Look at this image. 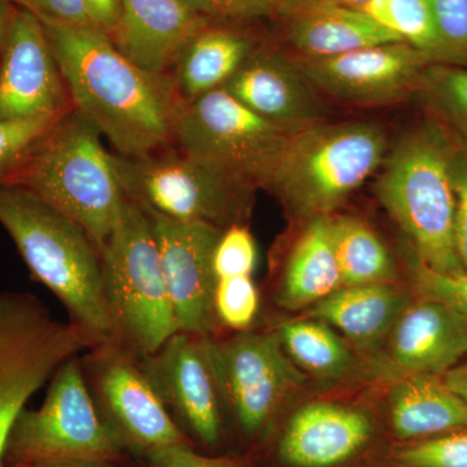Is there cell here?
Wrapping results in <instances>:
<instances>
[{"instance_id": "6da1fadb", "label": "cell", "mask_w": 467, "mask_h": 467, "mask_svg": "<svg viewBox=\"0 0 467 467\" xmlns=\"http://www.w3.org/2000/svg\"><path fill=\"white\" fill-rule=\"evenodd\" d=\"M42 24L73 107L117 155L140 159L173 149L181 99L171 76L138 66L94 27Z\"/></svg>"}, {"instance_id": "7a4b0ae2", "label": "cell", "mask_w": 467, "mask_h": 467, "mask_svg": "<svg viewBox=\"0 0 467 467\" xmlns=\"http://www.w3.org/2000/svg\"><path fill=\"white\" fill-rule=\"evenodd\" d=\"M0 225L34 281L48 288L91 349L119 347L101 252L91 236L29 190L0 183Z\"/></svg>"}, {"instance_id": "3957f363", "label": "cell", "mask_w": 467, "mask_h": 467, "mask_svg": "<svg viewBox=\"0 0 467 467\" xmlns=\"http://www.w3.org/2000/svg\"><path fill=\"white\" fill-rule=\"evenodd\" d=\"M76 109L42 135L7 183L18 184L78 223L103 250L128 202L113 153Z\"/></svg>"}, {"instance_id": "277c9868", "label": "cell", "mask_w": 467, "mask_h": 467, "mask_svg": "<svg viewBox=\"0 0 467 467\" xmlns=\"http://www.w3.org/2000/svg\"><path fill=\"white\" fill-rule=\"evenodd\" d=\"M454 150L441 126H417L384 159L376 186L378 199L407 235L414 254L444 273L465 272L454 245Z\"/></svg>"}, {"instance_id": "5b68a950", "label": "cell", "mask_w": 467, "mask_h": 467, "mask_svg": "<svg viewBox=\"0 0 467 467\" xmlns=\"http://www.w3.org/2000/svg\"><path fill=\"white\" fill-rule=\"evenodd\" d=\"M386 152V133L376 122H321L291 134L267 187L297 216H331Z\"/></svg>"}, {"instance_id": "8992f818", "label": "cell", "mask_w": 467, "mask_h": 467, "mask_svg": "<svg viewBox=\"0 0 467 467\" xmlns=\"http://www.w3.org/2000/svg\"><path fill=\"white\" fill-rule=\"evenodd\" d=\"M121 439L92 396L78 356L51 378L41 408L24 409L12 427L5 467L109 465L121 457Z\"/></svg>"}, {"instance_id": "52a82bcc", "label": "cell", "mask_w": 467, "mask_h": 467, "mask_svg": "<svg viewBox=\"0 0 467 467\" xmlns=\"http://www.w3.org/2000/svg\"><path fill=\"white\" fill-rule=\"evenodd\" d=\"M101 257L119 347L152 355L178 327L150 217L129 199Z\"/></svg>"}, {"instance_id": "ba28073f", "label": "cell", "mask_w": 467, "mask_h": 467, "mask_svg": "<svg viewBox=\"0 0 467 467\" xmlns=\"http://www.w3.org/2000/svg\"><path fill=\"white\" fill-rule=\"evenodd\" d=\"M113 162L129 201L147 214L180 223L223 230L238 225L254 190L225 169L175 149L140 159L113 153Z\"/></svg>"}, {"instance_id": "9c48e42d", "label": "cell", "mask_w": 467, "mask_h": 467, "mask_svg": "<svg viewBox=\"0 0 467 467\" xmlns=\"http://www.w3.org/2000/svg\"><path fill=\"white\" fill-rule=\"evenodd\" d=\"M291 134L221 88L180 100L173 149L225 169L256 189L269 184Z\"/></svg>"}, {"instance_id": "30bf717a", "label": "cell", "mask_w": 467, "mask_h": 467, "mask_svg": "<svg viewBox=\"0 0 467 467\" xmlns=\"http://www.w3.org/2000/svg\"><path fill=\"white\" fill-rule=\"evenodd\" d=\"M207 347L223 405L247 436L263 432L306 383L276 331H243L225 342L208 337Z\"/></svg>"}, {"instance_id": "8fae6325", "label": "cell", "mask_w": 467, "mask_h": 467, "mask_svg": "<svg viewBox=\"0 0 467 467\" xmlns=\"http://www.w3.org/2000/svg\"><path fill=\"white\" fill-rule=\"evenodd\" d=\"M82 365L98 408L124 447L149 454L189 442L133 355L99 347Z\"/></svg>"}, {"instance_id": "7c38bea8", "label": "cell", "mask_w": 467, "mask_h": 467, "mask_svg": "<svg viewBox=\"0 0 467 467\" xmlns=\"http://www.w3.org/2000/svg\"><path fill=\"white\" fill-rule=\"evenodd\" d=\"M75 109L45 26L16 7L0 48V122L52 117Z\"/></svg>"}, {"instance_id": "4fadbf2b", "label": "cell", "mask_w": 467, "mask_h": 467, "mask_svg": "<svg viewBox=\"0 0 467 467\" xmlns=\"http://www.w3.org/2000/svg\"><path fill=\"white\" fill-rule=\"evenodd\" d=\"M147 216L158 242L178 333L209 337L218 325L213 304V252L223 230L204 223Z\"/></svg>"}, {"instance_id": "5bb4252c", "label": "cell", "mask_w": 467, "mask_h": 467, "mask_svg": "<svg viewBox=\"0 0 467 467\" xmlns=\"http://www.w3.org/2000/svg\"><path fill=\"white\" fill-rule=\"evenodd\" d=\"M310 84L337 99L355 104H384L420 86L435 64L405 42L384 43L337 57L295 60Z\"/></svg>"}, {"instance_id": "9a60e30c", "label": "cell", "mask_w": 467, "mask_h": 467, "mask_svg": "<svg viewBox=\"0 0 467 467\" xmlns=\"http://www.w3.org/2000/svg\"><path fill=\"white\" fill-rule=\"evenodd\" d=\"M208 337L175 333L161 348L137 358L171 417L205 445L218 444L223 399L209 359Z\"/></svg>"}, {"instance_id": "2e32d148", "label": "cell", "mask_w": 467, "mask_h": 467, "mask_svg": "<svg viewBox=\"0 0 467 467\" xmlns=\"http://www.w3.org/2000/svg\"><path fill=\"white\" fill-rule=\"evenodd\" d=\"M223 88L252 112L291 133L325 122L317 88L295 60L267 46L260 45Z\"/></svg>"}, {"instance_id": "e0dca14e", "label": "cell", "mask_w": 467, "mask_h": 467, "mask_svg": "<svg viewBox=\"0 0 467 467\" xmlns=\"http://www.w3.org/2000/svg\"><path fill=\"white\" fill-rule=\"evenodd\" d=\"M373 434L365 411L330 401L301 407L285 426L279 459L291 467H334L355 457Z\"/></svg>"}, {"instance_id": "ac0fdd59", "label": "cell", "mask_w": 467, "mask_h": 467, "mask_svg": "<svg viewBox=\"0 0 467 467\" xmlns=\"http://www.w3.org/2000/svg\"><path fill=\"white\" fill-rule=\"evenodd\" d=\"M389 353L405 374L442 377L467 358V322L447 304L418 296L389 334Z\"/></svg>"}, {"instance_id": "d6986e66", "label": "cell", "mask_w": 467, "mask_h": 467, "mask_svg": "<svg viewBox=\"0 0 467 467\" xmlns=\"http://www.w3.org/2000/svg\"><path fill=\"white\" fill-rule=\"evenodd\" d=\"M121 9L116 47L144 69L167 75L186 43L212 23L184 0H121Z\"/></svg>"}, {"instance_id": "ffe728a7", "label": "cell", "mask_w": 467, "mask_h": 467, "mask_svg": "<svg viewBox=\"0 0 467 467\" xmlns=\"http://www.w3.org/2000/svg\"><path fill=\"white\" fill-rule=\"evenodd\" d=\"M276 17L285 21V38L301 58L333 57L402 42L359 9L317 0H285Z\"/></svg>"}, {"instance_id": "44dd1931", "label": "cell", "mask_w": 467, "mask_h": 467, "mask_svg": "<svg viewBox=\"0 0 467 467\" xmlns=\"http://www.w3.org/2000/svg\"><path fill=\"white\" fill-rule=\"evenodd\" d=\"M261 43L236 27H202L178 55L169 76L181 100H192L223 88Z\"/></svg>"}, {"instance_id": "7402d4cb", "label": "cell", "mask_w": 467, "mask_h": 467, "mask_svg": "<svg viewBox=\"0 0 467 467\" xmlns=\"http://www.w3.org/2000/svg\"><path fill=\"white\" fill-rule=\"evenodd\" d=\"M411 303L407 290L395 284L343 285L312 306L306 316L340 331L361 347L389 337Z\"/></svg>"}, {"instance_id": "603a6c76", "label": "cell", "mask_w": 467, "mask_h": 467, "mask_svg": "<svg viewBox=\"0 0 467 467\" xmlns=\"http://www.w3.org/2000/svg\"><path fill=\"white\" fill-rule=\"evenodd\" d=\"M389 422L401 441L467 429V402L441 377L404 374L389 395Z\"/></svg>"}, {"instance_id": "cb8c5ba5", "label": "cell", "mask_w": 467, "mask_h": 467, "mask_svg": "<svg viewBox=\"0 0 467 467\" xmlns=\"http://www.w3.org/2000/svg\"><path fill=\"white\" fill-rule=\"evenodd\" d=\"M340 287L342 275L335 256L331 216L312 218L285 264L279 304L287 309L306 308Z\"/></svg>"}, {"instance_id": "d4e9b609", "label": "cell", "mask_w": 467, "mask_h": 467, "mask_svg": "<svg viewBox=\"0 0 467 467\" xmlns=\"http://www.w3.org/2000/svg\"><path fill=\"white\" fill-rule=\"evenodd\" d=\"M331 233L343 285L395 284V259L368 223L358 217L331 214Z\"/></svg>"}, {"instance_id": "484cf974", "label": "cell", "mask_w": 467, "mask_h": 467, "mask_svg": "<svg viewBox=\"0 0 467 467\" xmlns=\"http://www.w3.org/2000/svg\"><path fill=\"white\" fill-rule=\"evenodd\" d=\"M276 334L292 362L312 376L340 379L355 368L350 347L324 321L310 317L288 321Z\"/></svg>"}, {"instance_id": "4316f807", "label": "cell", "mask_w": 467, "mask_h": 467, "mask_svg": "<svg viewBox=\"0 0 467 467\" xmlns=\"http://www.w3.org/2000/svg\"><path fill=\"white\" fill-rule=\"evenodd\" d=\"M362 12L435 64H445L429 0H370Z\"/></svg>"}, {"instance_id": "83f0119b", "label": "cell", "mask_w": 467, "mask_h": 467, "mask_svg": "<svg viewBox=\"0 0 467 467\" xmlns=\"http://www.w3.org/2000/svg\"><path fill=\"white\" fill-rule=\"evenodd\" d=\"M418 88L467 149V69L450 64H431Z\"/></svg>"}, {"instance_id": "f1b7e54d", "label": "cell", "mask_w": 467, "mask_h": 467, "mask_svg": "<svg viewBox=\"0 0 467 467\" xmlns=\"http://www.w3.org/2000/svg\"><path fill=\"white\" fill-rule=\"evenodd\" d=\"M213 304L217 324L236 333L248 331L259 315V288L252 275L216 279Z\"/></svg>"}, {"instance_id": "f546056e", "label": "cell", "mask_w": 467, "mask_h": 467, "mask_svg": "<svg viewBox=\"0 0 467 467\" xmlns=\"http://www.w3.org/2000/svg\"><path fill=\"white\" fill-rule=\"evenodd\" d=\"M405 260L418 296L447 304L467 322V273H444L425 265L407 243Z\"/></svg>"}, {"instance_id": "4dcf8cb0", "label": "cell", "mask_w": 467, "mask_h": 467, "mask_svg": "<svg viewBox=\"0 0 467 467\" xmlns=\"http://www.w3.org/2000/svg\"><path fill=\"white\" fill-rule=\"evenodd\" d=\"M398 467H467V429L411 441L398 451Z\"/></svg>"}, {"instance_id": "1f68e13d", "label": "cell", "mask_w": 467, "mask_h": 467, "mask_svg": "<svg viewBox=\"0 0 467 467\" xmlns=\"http://www.w3.org/2000/svg\"><path fill=\"white\" fill-rule=\"evenodd\" d=\"M58 119L41 117L0 122V183L9 182L36 143Z\"/></svg>"}, {"instance_id": "d6a6232c", "label": "cell", "mask_w": 467, "mask_h": 467, "mask_svg": "<svg viewBox=\"0 0 467 467\" xmlns=\"http://www.w3.org/2000/svg\"><path fill=\"white\" fill-rule=\"evenodd\" d=\"M256 264V242L250 230L241 223L223 230L213 252L214 278L252 275Z\"/></svg>"}, {"instance_id": "836d02e7", "label": "cell", "mask_w": 467, "mask_h": 467, "mask_svg": "<svg viewBox=\"0 0 467 467\" xmlns=\"http://www.w3.org/2000/svg\"><path fill=\"white\" fill-rule=\"evenodd\" d=\"M445 64L467 67V0H429Z\"/></svg>"}, {"instance_id": "e575fe53", "label": "cell", "mask_w": 467, "mask_h": 467, "mask_svg": "<svg viewBox=\"0 0 467 467\" xmlns=\"http://www.w3.org/2000/svg\"><path fill=\"white\" fill-rule=\"evenodd\" d=\"M201 16L209 21H248L276 16L285 0H184Z\"/></svg>"}, {"instance_id": "d590c367", "label": "cell", "mask_w": 467, "mask_h": 467, "mask_svg": "<svg viewBox=\"0 0 467 467\" xmlns=\"http://www.w3.org/2000/svg\"><path fill=\"white\" fill-rule=\"evenodd\" d=\"M451 178L456 195L454 214V245L463 270L467 273V149L454 150L451 160Z\"/></svg>"}, {"instance_id": "8d00e7d4", "label": "cell", "mask_w": 467, "mask_h": 467, "mask_svg": "<svg viewBox=\"0 0 467 467\" xmlns=\"http://www.w3.org/2000/svg\"><path fill=\"white\" fill-rule=\"evenodd\" d=\"M21 8L29 9L41 21L98 29L84 0H23Z\"/></svg>"}, {"instance_id": "74e56055", "label": "cell", "mask_w": 467, "mask_h": 467, "mask_svg": "<svg viewBox=\"0 0 467 467\" xmlns=\"http://www.w3.org/2000/svg\"><path fill=\"white\" fill-rule=\"evenodd\" d=\"M152 467H236L230 461L202 456L187 444L162 448L147 454Z\"/></svg>"}, {"instance_id": "f35d334b", "label": "cell", "mask_w": 467, "mask_h": 467, "mask_svg": "<svg viewBox=\"0 0 467 467\" xmlns=\"http://www.w3.org/2000/svg\"><path fill=\"white\" fill-rule=\"evenodd\" d=\"M84 3L95 26L113 41L121 23V0H84Z\"/></svg>"}, {"instance_id": "ab89813d", "label": "cell", "mask_w": 467, "mask_h": 467, "mask_svg": "<svg viewBox=\"0 0 467 467\" xmlns=\"http://www.w3.org/2000/svg\"><path fill=\"white\" fill-rule=\"evenodd\" d=\"M445 384L467 402V361L441 377Z\"/></svg>"}, {"instance_id": "60d3db41", "label": "cell", "mask_w": 467, "mask_h": 467, "mask_svg": "<svg viewBox=\"0 0 467 467\" xmlns=\"http://www.w3.org/2000/svg\"><path fill=\"white\" fill-rule=\"evenodd\" d=\"M16 7L12 0H0V48L5 42L12 15Z\"/></svg>"}, {"instance_id": "b9f144b4", "label": "cell", "mask_w": 467, "mask_h": 467, "mask_svg": "<svg viewBox=\"0 0 467 467\" xmlns=\"http://www.w3.org/2000/svg\"><path fill=\"white\" fill-rule=\"evenodd\" d=\"M317 2L328 3V5H340V7L359 9V11H362V8H364L370 0H317Z\"/></svg>"}, {"instance_id": "7bdbcfd3", "label": "cell", "mask_w": 467, "mask_h": 467, "mask_svg": "<svg viewBox=\"0 0 467 467\" xmlns=\"http://www.w3.org/2000/svg\"><path fill=\"white\" fill-rule=\"evenodd\" d=\"M48 467H107L104 465H60V466H48Z\"/></svg>"}]
</instances>
